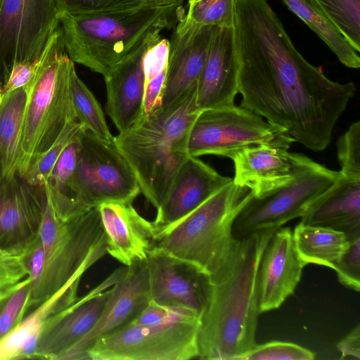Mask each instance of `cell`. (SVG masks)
Returning <instances> with one entry per match:
<instances>
[{
  "instance_id": "obj_15",
  "label": "cell",
  "mask_w": 360,
  "mask_h": 360,
  "mask_svg": "<svg viewBox=\"0 0 360 360\" xmlns=\"http://www.w3.org/2000/svg\"><path fill=\"white\" fill-rule=\"evenodd\" d=\"M150 301L146 259L135 261L111 287L110 295L93 328L58 360H88L87 352L98 340L131 322Z\"/></svg>"
},
{
  "instance_id": "obj_22",
  "label": "cell",
  "mask_w": 360,
  "mask_h": 360,
  "mask_svg": "<svg viewBox=\"0 0 360 360\" xmlns=\"http://www.w3.org/2000/svg\"><path fill=\"white\" fill-rule=\"evenodd\" d=\"M160 36V33L153 36L104 77L106 111L119 132L130 128L143 115V58L148 46Z\"/></svg>"
},
{
  "instance_id": "obj_33",
  "label": "cell",
  "mask_w": 360,
  "mask_h": 360,
  "mask_svg": "<svg viewBox=\"0 0 360 360\" xmlns=\"http://www.w3.org/2000/svg\"><path fill=\"white\" fill-rule=\"evenodd\" d=\"M236 0H188L181 17L197 26L229 27L233 25Z\"/></svg>"
},
{
  "instance_id": "obj_8",
  "label": "cell",
  "mask_w": 360,
  "mask_h": 360,
  "mask_svg": "<svg viewBox=\"0 0 360 360\" xmlns=\"http://www.w3.org/2000/svg\"><path fill=\"white\" fill-rule=\"evenodd\" d=\"M202 316L150 301L120 329L98 340L88 360H188L198 357Z\"/></svg>"
},
{
  "instance_id": "obj_42",
  "label": "cell",
  "mask_w": 360,
  "mask_h": 360,
  "mask_svg": "<svg viewBox=\"0 0 360 360\" xmlns=\"http://www.w3.org/2000/svg\"><path fill=\"white\" fill-rule=\"evenodd\" d=\"M143 3L151 5H170L184 0H141Z\"/></svg>"
},
{
  "instance_id": "obj_19",
  "label": "cell",
  "mask_w": 360,
  "mask_h": 360,
  "mask_svg": "<svg viewBox=\"0 0 360 360\" xmlns=\"http://www.w3.org/2000/svg\"><path fill=\"white\" fill-rule=\"evenodd\" d=\"M179 16V23L169 40L168 68L161 107L171 103L198 82L214 30L213 27L194 25Z\"/></svg>"
},
{
  "instance_id": "obj_34",
  "label": "cell",
  "mask_w": 360,
  "mask_h": 360,
  "mask_svg": "<svg viewBox=\"0 0 360 360\" xmlns=\"http://www.w3.org/2000/svg\"><path fill=\"white\" fill-rule=\"evenodd\" d=\"M82 132L62 152L47 180L56 191L79 202L74 191V175Z\"/></svg>"
},
{
  "instance_id": "obj_21",
  "label": "cell",
  "mask_w": 360,
  "mask_h": 360,
  "mask_svg": "<svg viewBox=\"0 0 360 360\" xmlns=\"http://www.w3.org/2000/svg\"><path fill=\"white\" fill-rule=\"evenodd\" d=\"M238 92V64L233 25L214 27L207 58L198 80L199 111L234 105Z\"/></svg>"
},
{
  "instance_id": "obj_27",
  "label": "cell",
  "mask_w": 360,
  "mask_h": 360,
  "mask_svg": "<svg viewBox=\"0 0 360 360\" xmlns=\"http://www.w3.org/2000/svg\"><path fill=\"white\" fill-rule=\"evenodd\" d=\"M307 24L334 53L339 61L349 68L360 67V55L339 30L307 0H281Z\"/></svg>"
},
{
  "instance_id": "obj_37",
  "label": "cell",
  "mask_w": 360,
  "mask_h": 360,
  "mask_svg": "<svg viewBox=\"0 0 360 360\" xmlns=\"http://www.w3.org/2000/svg\"><path fill=\"white\" fill-rule=\"evenodd\" d=\"M349 243L334 267L339 282L356 292L360 290V233L348 237Z\"/></svg>"
},
{
  "instance_id": "obj_38",
  "label": "cell",
  "mask_w": 360,
  "mask_h": 360,
  "mask_svg": "<svg viewBox=\"0 0 360 360\" xmlns=\"http://www.w3.org/2000/svg\"><path fill=\"white\" fill-rule=\"evenodd\" d=\"M57 3L60 15L123 10L144 4L141 0H57Z\"/></svg>"
},
{
  "instance_id": "obj_35",
  "label": "cell",
  "mask_w": 360,
  "mask_h": 360,
  "mask_svg": "<svg viewBox=\"0 0 360 360\" xmlns=\"http://www.w3.org/2000/svg\"><path fill=\"white\" fill-rule=\"evenodd\" d=\"M316 354L299 345L283 341H271L257 345L238 360H313Z\"/></svg>"
},
{
  "instance_id": "obj_2",
  "label": "cell",
  "mask_w": 360,
  "mask_h": 360,
  "mask_svg": "<svg viewBox=\"0 0 360 360\" xmlns=\"http://www.w3.org/2000/svg\"><path fill=\"white\" fill-rule=\"evenodd\" d=\"M276 229L236 239L221 266L209 280L208 300L198 334V357L238 360L256 345L260 314L257 274L263 251Z\"/></svg>"
},
{
  "instance_id": "obj_23",
  "label": "cell",
  "mask_w": 360,
  "mask_h": 360,
  "mask_svg": "<svg viewBox=\"0 0 360 360\" xmlns=\"http://www.w3.org/2000/svg\"><path fill=\"white\" fill-rule=\"evenodd\" d=\"M300 222L340 231L348 237L360 233V178L340 173L309 206Z\"/></svg>"
},
{
  "instance_id": "obj_6",
  "label": "cell",
  "mask_w": 360,
  "mask_h": 360,
  "mask_svg": "<svg viewBox=\"0 0 360 360\" xmlns=\"http://www.w3.org/2000/svg\"><path fill=\"white\" fill-rule=\"evenodd\" d=\"M75 63L65 52L59 26L39 56L25 86L24 114L18 174L22 178L32 163L57 139L66 124L77 120L70 90Z\"/></svg>"
},
{
  "instance_id": "obj_40",
  "label": "cell",
  "mask_w": 360,
  "mask_h": 360,
  "mask_svg": "<svg viewBox=\"0 0 360 360\" xmlns=\"http://www.w3.org/2000/svg\"><path fill=\"white\" fill-rule=\"evenodd\" d=\"M37 61L16 65L12 70L6 84L2 89V94L4 95L18 88L25 86L32 79Z\"/></svg>"
},
{
  "instance_id": "obj_1",
  "label": "cell",
  "mask_w": 360,
  "mask_h": 360,
  "mask_svg": "<svg viewBox=\"0 0 360 360\" xmlns=\"http://www.w3.org/2000/svg\"><path fill=\"white\" fill-rule=\"evenodd\" d=\"M233 31L240 106L306 148L324 150L354 84L332 81L309 63L267 0H236Z\"/></svg>"
},
{
  "instance_id": "obj_28",
  "label": "cell",
  "mask_w": 360,
  "mask_h": 360,
  "mask_svg": "<svg viewBox=\"0 0 360 360\" xmlns=\"http://www.w3.org/2000/svg\"><path fill=\"white\" fill-rule=\"evenodd\" d=\"M169 53V41L161 36L154 39L145 51L143 58L144 97L142 116L147 115L162 106Z\"/></svg>"
},
{
  "instance_id": "obj_16",
  "label": "cell",
  "mask_w": 360,
  "mask_h": 360,
  "mask_svg": "<svg viewBox=\"0 0 360 360\" xmlns=\"http://www.w3.org/2000/svg\"><path fill=\"white\" fill-rule=\"evenodd\" d=\"M146 262L151 301L202 315L209 295L207 276L156 247L148 252Z\"/></svg>"
},
{
  "instance_id": "obj_43",
  "label": "cell",
  "mask_w": 360,
  "mask_h": 360,
  "mask_svg": "<svg viewBox=\"0 0 360 360\" xmlns=\"http://www.w3.org/2000/svg\"><path fill=\"white\" fill-rule=\"evenodd\" d=\"M2 99H3V94H2V89L0 86V105L1 104V102H2Z\"/></svg>"
},
{
  "instance_id": "obj_32",
  "label": "cell",
  "mask_w": 360,
  "mask_h": 360,
  "mask_svg": "<svg viewBox=\"0 0 360 360\" xmlns=\"http://www.w3.org/2000/svg\"><path fill=\"white\" fill-rule=\"evenodd\" d=\"M83 129L77 120L69 122L51 146L29 167L22 179L30 185L43 186L62 152Z\"/></svg>"
},
{
  "instance_id": "obj_13",
  "label": "cell",
  "mask_w": 360,
  "mask_h": 360,
  "mask_svg": "<svg viewBox=\"0 0 360 360\" xmlns=\"http://www.w3.org/2000/svg\"><path fill=\"white\" fill-rule=\"evenodd\" d=\"M126 270L127 266L117 269L87 294L47 316L40 328L35 359L58 360L89 333L102 313L110 295L111 287Z\"/></svg>"
},
{
  "instance_id": "obj_4",
  "label": "cell",
  "mask_w": 360,
  "mask_h": 360,
  "mask_svg": "<svg viewBox=\"0 0 360 360\" xmlns=\"http://www.w3.org/2000/svg\"><path fill=\"white\" fill-rule=\"evenodd\" d=\"M38 237L42 256L38 273L31 279L27 311L57 296L71 304L78 298L84 274L107 254L98 207L62 218L46 198Z\"/></svg>"
},
{
  "instance_id": "obj_5",
  "label": "cell",
  "mask_w": 360,
  "mask_h": 360,
  "mask_svg": "<svg viewBox=\"0 0 360 360\" xmlns=\"http://www.w3.org/2000/svg\"><path fill=\"white\" fill-rule=\"evenodd\" d=\"M182 2L143 4L94 13H62L60 26L65 52L74 63L105 77L144 42L161 33Z\"/></svg>"
},
{
  "instance_id": "obj_18",
  "label": "cell",
  "mask_w": 360,
  "mask_h": 360,
  "mask_svg": "<svg viewBox=\"0 0 360 360\" xmlns=\"http://www.w3.org/2000/svg\"><path fill=\"white\" fill-rule=\"evenodd\" d=\"M107 254L126 266L147 258L155 247L158 229L132 203L108 202L98 207Z\"/></svg>"
},
{
  "instance_id": "obj_17",
  "label": "cell",
  "mask_w": 360,
  "mask_h": 360,
  "mask_svg": "<svg viewBox=\"0 0 360 360\" xmlns=\"http://www.w3.org/2000/svg\"><path fill=\"white\" fill-rule=\"evenodd\" d=\"M304 266L295 249L291 228H278L269 240L259 264L260 314L278 309L294 293Z\"/></svg>"
},
{
  "instance_id": "obj_29",
  "label": "cell",
  "mask_w": 360,
  "mask_h": 360,
  "mask_svg": "<svg viewBox=\"0 0 360 360\" xmlns=\"http://www.w3.org/2000/svg\"><path fill=\"white\" fill-rule=\"evenodd\" d=\"M70 90L76 119L84 129L101 139L112 140L114 136L110 131L101 105L78 77L75 64L70 73Z\"/></svg>"
},
{
  "instance_id": "obj_39",
  "label": "cell",
  "mask_w": 360,
  "mask_h": 360,
  "mask_svg": "<svg viewBox=\"0 0 360 360\" xmlns=\"http://www.w3.org/2000/svg\"><path fill=\"white\" fill-rule=\"evenodd\" d=\"M27 276L22 255L0 250V289L12 285Z\"/></svg>"
},
{
  "instance_id": "obj_3",
  "label": "cell",
  "mask_w": 360,
  "mask_h": 360,
  "mask_svg": "<svg viewBox=\"0 0 360 360\" xmlns=\"http://www.w3.org/2000/svg\"><path fill=\"white\" fill-rule=\"evenodd\" d=\"M198 82L171 103L142 116L113 141L132 169L141 193L156 209L189 156L188 140L199 113Z\"/></svg>"
},
{
  "instance_id": "obj_26",
  "label": "cell",
  "mask_w": 360,
  "mask_h": 360,
  "mask_svg": "<svg viewBox=\"0 0 360 360\" xmlns=\"http://www.w3.org/2000/svg\"><path fill=\"white\" fill-rule=\"evenodd\" d=\"M292 236L298 256L305 266L314 264L333 269L349 243L344 232L300 221Z\"/></svg>"
},
{
  "instance_id": "obj_31",
  "label": "cell",
  "mask_w": 360,
  "mask_h": 360,
  "mask_svg": "<svg viewBox=\"0 0 360 360\" xmlns=\"http://www.w3.org/2000/svg\"><path fill=\"white\" fill-rule=\"evenodd\" d=\"M32 281L27 276L20 281L0 289V342L22 322L27 311Z\"/></svg>"
},
{
  "instance_id": "obj_14",
  "label": "cell",
  "mask_w": 360,
  "mask_h": 360,
  "mask_svg": "<svg viewBox=\"0 0 360 360\" xmlns=\"http://www.w3.org/2000/svg\"><path fill=\"white\" fill-rule=\"evenodd\" d=\"M46 204L44 186L0 169V250L22 255L37 238Z\"/></svg>"
},
{
  "instance_id": "obj_41",
  "label": "cell",
  "mask_w": 360,
  "mask_h": 360,
  "mask_svg": "<svg viewBox=\"0 0 360 360\" xmlns=\"http://www.w3.org/2000/svg\"><path fill=\"white\" fill-rule=\"evenodd\" d=\"M337 349L340 352V359L352 356L360 359V325L352 328L338 344Z\"/></svg>"
},
{
  "instance_id": "obj_30",
  "label": "cell",
  "mask_w": 360,
  "mask_h": 360,
  "mask_svg": "<svg viewBox=\"0 0 360 360\" xmlns=\"http://www.w3.org/2000/svg\"><path fill=\"white\" fill-rule=\"evenodd\" d=\"M360 52V0H307Z\"/></svg>"
},
{
  "instance_id": "obj_20",
  "label": "cell",
  "mask_w": 360,
  "mask_h": 360,
  "mask_svg": "<svg viewBox=\"0 0 360 360\" xmlns=\"http://www.w3.org/2000/svg\"><path fill=\"white\" fill-rule=\"evenodd\" d=\"M232 181L189 155L176 174L165 200L156 209L153 224L158 229L176 222Z\"/></svg>"
},
{
  "instance_id": "obj_44",
  "label": "cell",
  "mask_w": 360,
  "mask_h": 360,
  "mask_svg": "<svg viewBox=\"0 0 360 360\" xmlns=\"http://www.w3.org/2000/svg\"><path fill=\"white\" fill-rule=\"evenodd\" d=\"M3 1H4V0H0V10H1Z\"/></svg>"
},
{
  "instance_id": "obj_24",
  "label": "cell",
  "mask_w": 360,
  "mask_h": 360,
  "mask_svg": "<svg viewBox=\"0 0 360 360\" xmlns=\"http://www.w3.org/2000/svg\"><path fill=\"white\" fill-rule=\"evenodd\" d=\"M233 181L248 188L255 196L290 181L294 176L293 153L269 146L248 148L237 153Z\"/></svg>"
},
{
  "instance_id": "obj_36",
  "label": "cell",
  "mask_w": 360,
  "mask_h": 360,
  "mask_svg": "<svg viewBox=\"0 0 360 360\" xmlns=\"http://www.w3.org/2000/svg\"><path fill=\"white\" fill-rule=\"evenodd\" d=\"M340 173L346 176L360 178V122L352 123L337 142Z\"/></svg>"
},
{
  "instance_id": "obj_9",
  "label": "cell",
  "mask_w": 360,
  "mask_h": 360,
  "mask_svg": "<svg viewBox=\"0 0 360 360\" xmlns=\"http://www.w3.org/2000/svg\"><path fill=\"white\" fill-rule=\"evenodd\" d=\"M293 159L294 176L290 181L257 196L251 193L233 222L235 238L276 229L301 217L340 174L302 154L293 153Z\"/></svg>"
},
{
  "instance_id": "obj_7",
  "label": "cell",
  "mask_w": 360,
  "mask_h": 360,
  "mask_svg": "<svg viewBox=\"0 0 360 360\" xmlns=\"http://www.w3.org/2000/svg\"><path fill=\"white\" fill-rule=\"evenodd\" d=\"M250 196L248 188L232 181L181 219L158 229L155 247L211 276L233 247V222Z\"/></svg>"
},
{
  "instance_id": "obj_10",
  "label": "cell",
  "mask_w": 360,
  "mask_h": 360,
  "mask_svg": "<svg viewBox=\"0 0 360 360\" xmlns=\"http://www.w3.org/2000/svg\"><path fill=\"white\" fill-rule=\"evenodd\" d=\"M293 142L285 129L234 104L200 111L187 149L192 157L214 155L232 159L244 150L262 146L288 150Z\"/></svg>"
},
{
  "instance_id": "obj_11",
  "label": "cell",
  "mask_w": 360,
  "mask_h": 360,
  "mask_svg": "<svg viewBox=\"0 0 360 360\" xmlns=\"http://www.w3.org/2000/svg\"><path fill=\"white\" fill-rule=\"evenodd\" d=\"M74 191L91 209L108 202L132 203L141 189L113 139H101L84 129L79 138Z\"/></svg>"
},
{
  "instance_id": "obj_12",
  "label": "cell",
  "mask_w": 360,
  "mask_h": 360,
  "mask_svg": "<svg viewBox=\"0 0 360 360\" xmlns=\"http://www.w3.org/2000/svg\"><path fill=\"white\" fill-rule=\"evenodd\" d=\"M57 0H4L0 10V86L13 68L37 60L60 25Z\"/></svg>"
},
{
  "instance_id": "obj_25",
  "label": "cell",
  "mask_w": 360,
  "mask_h": 360,
  "mask_svg": "<svg viewBox=\"0 0 360 360\" xmlns=\"http://www.w3.org/2000/svg\"><path fill=\"white\" fill-rule=\"evenodd\" d=\"M26 101L25 86L3 95L0 105V169L6 177L18 174Z\"/></svg>"
}]
</instances>
